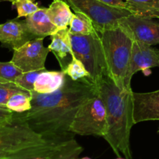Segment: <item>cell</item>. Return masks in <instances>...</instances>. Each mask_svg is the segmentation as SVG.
I'll return each mask as SVG.
<instances>
[{
  "label": "cell",
  "instance_id": "4",
  "mask_svg": "<svg viewBox=\"0 0 159 159\" xmlns=\"http://www.w3.org/2000/svg\"><path fill=\"white\" fill-rule=\"evenodd\" d=\"M70 37L72 48L71 55L82 62L89 73V79L96 85L105 75H109L100 34L98 31L91 35L70 33Z\"/></svg>",
  "mask_w": 159,
  "mask_h": 159
},
{
  "label": "cell",
  "instance_id": "26",
  "mask_svg": "<svg viewBox=\"0 0 159 159\" xmlns=\"http://www.w3.org/2000/svg\"><path fill=\"white\" fill-rule=\"evenodd\" d=\"M99 1L109 5V6H113V7L121 8V9H126L129 10L128 3L126 0H99Z\"/></svg>",
  "mask_w": 159,
  "mask_h": 159
},
{
  "label": "cell",
  "instance_id": "21",
  "mask_svg": "<svg viewBox=\"0 0 159 159\" xmlns=\"http://www.w3.org/2000/svg\"><path fill=\"white\" fill-rule=\"evenodd\" d=\"M23 73L12 61H0V82H15L16 79Z\"/></svg>",
  "mask_w": 159,
  "mask_h": 159
},
{
  "label": "cell",
  "instance_id": "20",
  "mask_svg": "<svg viewBox=\"0 0 159 159\" xmlns=\"http://www.w3.org/2000/svg\"><path fill=\"white\" fill-rule=\"evenodd\" d=\"M64 73L71 78L72 80L78 81L80 79L88 78L89 79V73L85 68L81 61L74 55H71V59L66 68L63 70Z\"/></svg>",
  "mask_w": 159,
  "mask_h": 159
},
{
  "label": "cell",
  "instance_id": "29",
  "mask_svg": "<svg viewBox=\"0 0 159 159\" xmlns=\"http://www.w3.org/2000/svg\"><path fill=\"white\" fill-rule=\"evenodd\" d=\"M116 159H126L125 158H123V157H117Z\"/></svg>",
  "mask_w": 159,
  "mask_h": 159
},
{
  "label": "cell",
  "instance_id": "27",
  "mask_svg": "<svg viewBox=\"0 0 159 159\" xmlns=\"http://www.w3.org/2000/svg\"><path fill=\"white\" fill-rule=\"evenodd\" d=\"M69 159H80V158H79V156H74L71 157V158H70Z\"/></svg>",
  "mask_w": 159,
  "mask_h": 159
},
{
  "label": "cell",
  "instance_id": "25",
  "mask_svg": "<svg viewBox=\"0 0 159 159\" xmlns=\"http://www.w3.org/2000/svg\"><path fill=\"white\" fill-rule=\"evenodd\" d=\"M15 113L11 111L6 106L0 105V124L12 120Z\"/></svg>",
  "mask_w": 159,
  "mask_h": 159
},
{
  "label": "cell",
  "instance_id": "1",
  "mask_svg": "<svg viewBox=\"0 0 159 159\" xmlns=\"http://www.w3.org/2000/svg\"><path fill=\"white\" fill-rule=\"evenodd\" d=\"M97 93V86L88 78L74 81L67 76L63 86L54 93L31 92L32 107L20 115L43 138L67 134L79 107Z\"/></svg>",
  "mask_w": 159,
  "mask_h": 159
},
{
  "label": "cell",
  "instance_id": "16",
  "mask_svg": "<svg viewBox=\"0 0 159 159\" xmlns=\"http://www.w3.org/2000/svg\"><path fill=\"white\" fill-rule=\"evenodd\" d=\"M48 14L57 30L68 28L73 13L65 0H54L48 8Z\"/></svg>",
  "mask_w": 159,
  "mask_h": 159
},
{
  "label": "cell",
  "instance_id": "11",
  "mask_svg": "<svg viewBox=\"0 0 159 159\" xmlns=\"http://www.w3.org/2000/svg\"><path fill=\"white\" fill-rule=\"evenodd\" d=\"M35 38L25 20L16 18L0 24V42L3 47L12 51Z\"/></svg>",
  "mask_w": 159,
  "mask_h": 159
},
{
  "label": "cell",
  "instance_id": "6",
  "mask_svg": "<svg viewBox=\"0 0 159 159\" xmlns=\"http://www.w3.org/2000/svg\"><path fill=\"white\" fill-rule=\"evenodd\" d=\"M46 138L34 131L20 113H15L12 120L0 124V159Z\"/></svg>",
  "mask_w": 159,
  "mask_h": 159
},
{
  "label": "cell",
  "instance_id": "28",
  "mask_svg": "<svg viewBox=\"0 0 159 159\" xmlns=\"http://www.w3.org/2000/svg\"><path fill=\"white\" fill-rule=\"evenodd\" d=\"M12 1H13V0H0V2H12Z\"/></svg>",
  "mask_w": 159,
  "mask_h": 159
},
{
  "label": "cell",
  "instance_id": "13",
  "mask_svg": "<svg viewBox=\"0 0 159 159\" xmlns=\"http://www.w3.org/2000/svg\"><path fill=\"white\" fill-rule=\"evenodd\" d=\"M51 43L48 48L55 56L63 71L69 63L67 61L68 55L71 56L72 54L69 28L57 30L55 34L51 36Z\"/></svg>",
  "mask_w": 159,
  "mask_h": 159
},
{
  "label": "cell",
  "instance_id": "17",
  "mask_svg": "<svg viewBox=\"0 0 159 159\" xmlns=\"http://www.w3.org/2000/svg\"><path fill=\"white\" fill-rule=\"evenodd\" d=\"M132 14L146 18L159 19V0H126Z\"/></svg>",
  "mask_w": 159,
  "mask_h": 159
},
{
  "label": "cell",
  "instance_id": "18",
  "mask_svg": "<svg viewBox=\"0 0 159 159\" xmlns=\"http://www.w3.org/2000/svg\"><path fill=\"white\" fill-rule=\"evenodd\" d=\"M70 33L82 35H91L97 32L93 21L85 14L81 12L73 13L69 23Z\"/></svg>",
  "mask_w": 159,
  "mask_h": 159
},
{
  "label": "cell",
  "instance_id": "12",
  "mask_svg": "<svg viewBox=\"0 0 159 159\" xmlns=\"http://www.w3.org/2000/svg\"><path fill=\"white\" fill-rule=\"evenodd\" d=\"M134 97V124L159 120V90L149 93H135Z\"/></svg>",
  "mask_w": 159,
  "mask_h": 159
},
{
  "label": "cell",
  "instance_id": "10",
  "mask_svg": "<svg viewBox=\"0 0 159 159\" xmlns=\"http://www.w3.org/2000/svg\"><path fill=\"white\" fill-rule=\"evenodd\" d=\"M156 67H159V49L134 40L128 75L125 80L126 88H131L130 82L135 73L142 71L148 75L151 73L150 68Z\"/></svg>",
  "mask_w": 159,
  "mask_h": 159
},
{
  "label": "cell",
  "instance_id": "22",
  "mask_svg": "<svg viewBox=\"0 0 159 159\" xmlns=\"http://www.w3.org/2000/svg\"><path fill=\"white\" fill-rule=\"evenodd\" d=\"M12 5L17 11V19L26 17L40 9L38 4L34 0H13Z\"/></svg>",
  "mask_w": 159,
  "mask_h": 159
},
{
  "label": "cell",
  "instance_id": "9",
  "mask_svg": "<svg viewBox=\"0 0 159 159\" xmlns=\"http://www.w3.org/2000/svg\"><path fill=\"white\" fill-rule=\"evenodd\" d=\"M119 23L130 32L136 41L151 46L159 43V22L154 19L130 14L121 19Z\"/></svg>",
  "mask_w": 159,
  "mask_h": 159
},
{
  "label": "cell",
  "instance_id": "5",
  "mask_svg": "<svg viewBox=\"0 0 159 159\" xmlns=\"http://www.w3.org/2000/svg\"><path fill=\"white\" fill-rule=\"evenodd\" d=\"M107 110L99 93L87 99L77 110L70 127L73 134L102 137L107 134Z\"/></svg>",
  "mask_w": 159,
  "mask_h": 159
},
{
  "label": "cell",
  "instance_id": "15",
  "mask_svg": "<svg viewBox=\"0 0 159 159\" xmlns=\"http://www.w3.org/2000/svg\"><path fill=\"white\" fill-rule=\"evenodd\" d=\"M67 75L62 71L43 69L34 83V91L41 94H49L60 89L65 84Z\"/></svg>",
  "mask_w": 159,
  "mask_h": 159
},
{
  "label": "cell",
  "instance_id": "8",
  "mask_svg": "<svg viewBox=\"0 0 159 159\" xmlns=\"http://www.w3.org/2000/svg\"><path fill=\"white\" fill-rule=\"evenodd\" d=\"M50 50L43 45V38L38 37L13 51L11 61L23 72L45 69V61Z\"/></svg>",
  "mask_w": 159,
  "mask_h": 159
},
{
  "label": "cell",
  "instance_id": "3",
  "mask_svg": "<svg viewBox=\"0 0 159 159\" xmlns=\"http://www.w3.org/2000/svg\"><path fill=\"white\" fill-rule=\"evenodd\" d=\"M109 75L120 89H125L134 40L123 25L99 33Z\"/></svg>",
  "mask_w": 159,
  "mask_h": 159
},
{
  "label": "cell",
  "instance_id": "24",
  "mask_svg": "<svg viewBox=\"0 0 159 159\" xmlns=\"http://www.w3.org/2000/svg\"><path fill=\"white\" fill-rule=\"evenodd\" d=\"M46 69V68H45ZM42 70H38V71H28V72H23L16 79V84L21 87L26 91L31 93L34 91V83L37 79V76L39 75L40 72L43 71Z\"/></svg>",
  "mask_w": 159,
  "mask_h": 159
},
{
  "label": "cell",
  "instance_id": "19",
  "mask_svg": "<svg viewBox=\"0 0 159 159\" xmlns=\"http://www.w3.org/2000/svg\"><path fill=\"white\" fill-rule=\"evenodd\" d=\"M32 96L30 93H18L14 94L8 100L6 107L13 113H23L29 111L32 107Z\"/></svg>",
  "mask_w": 159,
  "mask_h": 159
},
{
  "label": "cell",
  "instance_id": "7",
  "mask_svg": "<svg viewBox=\"0 0 159 159\" xmlns=\"http://www.w3.org/2000/svg\"><path fill=\"white\" fill-rule=\"evenodd\" d=\"M75 12L85 14L93 21L99 33L116 27L121 19L130 16V11L113 7L99 0H65Z\"/></svg>",
  "mask_w": 159,
  "mask_h": 159
},
{
  "label": "cell",
  "instance_id": "14",
  "mask_svg": "<svg viewBox=\"0 0 159 159\" xmlns=\"http://www.w3.org/2000/svg\"><path fill=\"white\" fill-rule=\"evenodd\" d=\"M25 21L30 31L37 38L51 37L57 31V27L53 24L48 16V8H40L34 13L26 16Z\"/></svg>",
  "mask_w": 159,
  "mask_h": 159
},
{
  "label": "cell",
  "instance_id": "2",
  "mask_svg": "<svg viewBox=\"0 0 159 159\" xmlns=\"http://www.w3.org/2000/svg\"><path fill=\"white\" fill-rule=\"evenodd\" d=\"M107 110V130L103 137L117 157L132 159L130 131L134 125L131 88L120 89L108 74L96 85Z\"/></svg>",
  "mask_w": 159,
  "mask_h": 159
},
{
  "label": "cell",
  "instance_id": "23",
  "mask_svg": "<svg viewBox=\"0 0 159 159\" xmlns=\"http://www.w3.org/2000/svg\"><path fill=\"white\" fill-rule=\"evenodd\" d=\"M24 92L27 91L22 89L14 82H0V105L6 106L11 96L16 93Z\"/></svg>",
  "mask_w": 159,
  "mask_h": 159
}]
</instances>
